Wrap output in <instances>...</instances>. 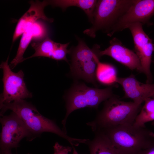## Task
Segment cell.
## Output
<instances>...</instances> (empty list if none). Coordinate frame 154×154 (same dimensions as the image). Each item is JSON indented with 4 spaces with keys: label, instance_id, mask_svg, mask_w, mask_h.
Here are the masks:
<instances>
[{
    "label": "cell",
    "instance_id": "1",
    "mask_svg": "<svg viewBox=\"0 0 154 154\" xmlns=\"http://www.w3.org/2000/svg\"><path fill=\"white\" fill-rule=\"evenodd\" d=\"M0 116L8 110L15 113L31 134L33 139L44 132L55 134L66 139L72 147L83 143L84 140L72 137L61 129L55 122L40 114L36 107L24 100H16L0 105Z\"/></svg>",
    "mask_w": 154,
    "mask_h": 154
},
{
    "label": "cell",
    "instance_id": "2",
    "mask_svg": "<svg viewBox=\"0 0 154 154\" xmlns=\"http://www.w3.org/2000/svg\"><path fill=\"white\" fill-rule=\"evenodd\" d=\"M141 105L122 101L114 95L104 102L95 119L87 123L94 132L117 126L133 124Z\"/></svg>",
    "mask_w": 154,
    "mask_h": 154
},
{
    "label": "cell",
    "instance_id": "3",
    "mask_svg": "<svg viewBox=\"0 0 154 154\" xmlns=\"http://www.w3.org/2000/svg\"><path fill=\"white\" fill-rule=\"evenodd\" d=\"M98 131H102L106 136L119 154H136L154 141V133L152 131L146 126H137L133 124Z\"/></svg>",
    "mask_w": 154,
    "mask_h": 154
},
{
    "label": "cell",
    "instance_id": "4",
    "mask_svg": "<svg viewBox=\"0 0 154 154\" xmlns=\"http://www.w3.org/2000/svg\"><path fill=\"white\" fill-rule=\"evenodd\" d=\"M113 87L100 89L90 87L83 82L75 81L64 96L66 110L65 116L62 121L64 132L67 134L66 122L72 112L86 107L97 109L101 102L114 95Z\"/></svg>",
    "mask_w": 154,
    "mask_h": 154
},
{
    "label": "cell",
    "instance_id": "5",
    "mask_svg": "<svg viewBox=\"0 0 154 154\" xmlns=\"http://www.w3.org/2000/svg\"><path fill=\"white\" fill-rule=\"evenodd\" d=\"M135 0H98L94 11L92 26L83 33L94 38L99 30L108 34L119 18Z\"/></svg>",
    "mask_w": 154,
    "mask_h": 154
},
{
    "label": "cell",
    "instance_id": "6",
    "mask_svg": "<svg viewBox=\"0 0 154 154\" xmlns=\"http://www.w3.org/2000/svg\"><path fill=\"white\" fill-rule=\"evenodd\" d=\"M77 46L69 50L70 58V73L75 79H81L97 87L96 74L98 45L90 49L82 40L78 39Z\"/></svg>",
    "mask_w": 154,
    "mask_h": 154
},
{
    "label": "cell",
    "instance_id": "7",
    "mask_svg": "<svg viewBox=\"0 0 154 154\" xmlns=\"http://www.w3.org/2000/svg\"><path fill=\"white\" fill-rule=\"evenodd\" d=\"M1 131L0 134V152L11 151L19 146L21 140L27 137L29 141L33 138L32 135L18 116L12 112L7 116L0 118Z\"/></svg>",
    "mask_w": 154,
    "mask_h": 154
},
{
    "label": "cell",
    "instance_id": "8",
    "mask_svg": "<svg viewBox=\"0 0 154 154\" xmlns=\"http://www.w3.org/2000/svg\"><path fill=\"white\" fill-rule=\"evenodd\" d=\"M9 57L6 61L2 62L0 66L3 72L2 80L3 84V90L0 95V105L32 96L24 81L23 71L22 70L17 72L12 71L8 64Z\"/></svg>",
    "mask_w": 154,
    "mask_h": 154
},
{
    "label": "cell",
    "instance_id": "9",
    "mask_svg": "<svg viewBox=\"0 0 154 154\" xmlns=\"http://www.w3.org/2000/svg\"><path fill=\"white\" fill-rule=\"evenodd\" d=\"M142 23H137L127 27L133 39L135 53L140 60L142 73L147 77L146 83H151L152 77L150 70L152 56L154 51V44L144 31Z\"/></svg>",
    "mask_w": 154,
    "mask_h": 154
},
{
    "label": "cell",
    "instance_id": "10",
    "mask_svg": "<svg viewBox=\"0 0 154 154\" xmlns=\"http://www.w3.org/2000/svg\"><path fill=\"white\" fill-rule=\"evenodd\" d=\"M154 15V0H135L126 12L118 20L107 35L111 37L131 24L137 23L148 24Z\"/></svg>",
    "mask_w": 154,
    "mask_h": 154
},
{
    "label": "cell",
    "instance_id": "11",
    "mask_svg": "<svg viewBox=\"0 0 154 154\" xmlns=\"http://www.w3.org/2000/svg\"><path fill=\"white\" fill-rule=\"evenodd\" d=\"M99 49L97 52L99 58L104 55L110 56L131 70L142 73L141 62L137 54L124 46L117 38L111 40L109 47L104 50Z\"/></svg>",
    "mask_w": 154,
    "mask_h": 154
},
{
    "label": "cell",
    "instance_id": "12",
    "mask_svg": "<svg viewBox=\"0 0 154 154\" xmlns=\"http://www.w3.org/2000/svg\"><path fill=\"white\" fill-rule=\"evenodd\" d=\"M117 83L121 86L125 98L131 99L139 105L147 99L154 97V84L143 83L138 81L133 75L125 77H118Z\"/></svg>",
    "mask_w": 154,
    "mask_h": 154
},
{
    "label": "cell",
    "instance_id": "13",
    "mask_svg": "<svg viewBox=\"0 0 154 154\" xmlns=\"http://www.w3.org/2000/svg\"><path fill=\"white\" fill-rule=\"evenodd\" d=\"M29 3V9L17 22L13 37V42L23 34L29 26L38 20L42 19L50 23L54 21L53 19L47 17L44 12L45 7L49 5V1H32Z\"/></svg>",
    "mask_w": 154,
    "mask_h": 154
},
{
    "label": "cell",
    "instance_id": "14",
    "mask_svg": "<svg viewBox=\"0 0 154 154\" xmlns=\"http://www.w3.org/2000/svg\"><path fill=\"white\" fill-rule=\"evenodd\" d=\"M92 140L88 139L86 144L89 147L90 154H119L106 136L102 131L94 132Z\"/></svg>",
    "mask_w": 154,
    "mask_h": 154
},
{
    "label": "cell",
    "instance_id": "15",
    "mask_svg": "<svg viewBox=\"0 0 154 154\" xmlns=\"http://www.w3.org/2000/svg\"><path fill=\"white\" fill-rule=\"evenodd\" d=\"M98 0H49V5L59 7L65 10L67 8L74 6L83 10L89 20L92 23L94 11Z\"/></svg>",
    "mask_w": 154,
    "mask_h": 154
},
{
    "label": "cell",
    "instance_id": "16",
    "mask_svg": "<svg viewBox=\"0 0 154 154\" xmlns=\"http://www.w3.org/2000/svg\"><path fill=\"white\" fill-rule=\"evenodd\" d=\"M97 62L96 76L97 82L108 86H116L118 77L116 68L110 64L100 62L98 58Z\"/></svg>",
    "mask_w": 154,
    "mask_h": 154
},
{
    "label": "cell",
    "instance_id": "17",
    "mask_svg": "<svg viewBox=\"0 0 154 154\" xmlns=\"http://www.w3.org/2000/svg\"><path fill=\"white\" fill-rule=\"evenodd\" d=\"M59 43H57L47 37L40 42L32 43L31 46L35 50V53L31 56L24 58L23 61L34 57L42 56L51 58Z\"/></svg>",
    "mask_w": 154,
    "mask_h": 154
},
{
    "label": "cell",
    "instance_id": "18",
    "mask_svg": "<svg viewBox=\"0 0 154 154\" xmlns=\"http://www.w3.org/2000/svg\"><path fill=\"white\" fill-rule=\"evenodd\" d=\"M144 102L133 123L135 125L145 127L147 123L154 121V97L147 99Z\"/></svg>",
    "mask_w": 154,
    "mask_h": 154
},
{
    "label": "cell",
    "instance_id": "19",
    "mask_svg": "<svg viewBox=\"0 0 154 154\" xmlns=\"http://www.w3.org/2000/svg\"><path fill=\"white\" fill-rule=\"evenodd\" d=\"M31 25L27 28L22 35L16 55L9 64L11 69L14 68L19 63L23 61L24 59L23 56L24 52L31 40L34 38V34Z\"/></svg>",
    "mask_w": 154,
    "mask_h": 154
},
{
    "label": "cell",
    "instance_id": "20",
    "mask_svg": "<svg viewBox=\"0 0 154 154\" xmlns=\"http://www.w3.org/2000/svg\"><path fill=\"white\" fill-rule=\"evenodd\" d=\"M53 154H68L72 150V147L62 145L58 142H56L53 146Z\"/></svg>",
    "mask_w": 154,
    "mask_h": 154
},
{
    "label": "cell",
    "instance_id": "21",
    "mask_svg": "<svg viewBox=\"0 0 154 154\" xmlns=\"http://www.w3.org/2000/svg\"><path fill=\"white\" fill-rule=\"evenodd\" d=\"M136 154H154V141L148 146L141 150Z\"/></svg>",
    "mask_w": 154,
    "mask_h": 154
},
{
    "label": "cell",
    "instance_id": "22",
    "mask_svg": "<svg viewBox=\"0 0 154 154\" xmlns=\"http://www.w3.org/2000/svg\"><path fill=\"white\" fill-rule=\"evenodd\" d=\"M1 154H13L11 152V151H6L4 152H0ZM28 154H30L28 153Z\"/></svg>",
    "mask_w": 154,
    "mask_h": 154
},
{
    "label": "cell",
    "instance_id": "23",
    "mask_svg": "<svg viewBox=\"0 0 154 154\" xmlns=\"http://www.w3.org/2000/svg\"><path fill=\"white\" fill-rule=\"evenodd\" d=\"M73 148V154H79L77 151H76V149H75L74 147H72Z\"/></svg>",
    "mask_w": 154,
    "mask_h": 154
},
{
    "label": "cell",
    "instance_id": "24",
    "mask_svg": "<svg viewBox=\"0 0 154 154\" xmlns=\"http://www.w3.org/2000/svg\"><path fill=\"white\" fill-rule=\"evenodd\" d=\"M152 125H154V121H152L151 123Z\"/></svg>",
    "mask_w": 154,
    "mask_h": 154
}]
</instances>
